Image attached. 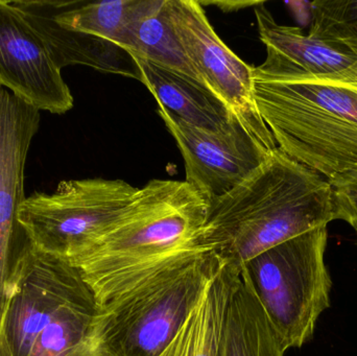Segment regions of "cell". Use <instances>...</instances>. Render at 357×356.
Instances as JSON below:
<instances>
[{"label": "cell", "instance_id": "cell-1", "mask_svg": "<svg viewBox=\"0 0 357 356\" xmlns=\"http://www.w3.org/2000/svg\"><path fill=\"white\" fill-rule=\"evenodd\" d=\"M207 209L186 182L151 180L71 265L102 307L177 259L213 251L205 240Z\"/></svg>", "mask_w": 357, "mask_h": 356}, {"label": "cell", "instance_id": "cell-2", "mask_svg": "<svg viewBox=\"0 0 357 356\" xmlns=\"http://www.w3.org/2000/svg\"><path fill=\"white\" fill-rule=\"evenodd\" d=\"M331 184L273 150L249 177L208 203L205 240L241 269L260 253L335 221Z\"/></svg>", "mask_w": 357, "mask_h": 356}, {"label": "cell", "instance_id": "cell-3", "mask_svg": "<svg viewBox=\"0 0 357 356\" xmlns=\"http://www.w3.org/2000/svg\"><path fill=\"white\" fill-rule=\"evenodd\" d=\"M256 110L281 152L327 181L357 169V91L271 79L253 67Z\"/></svg>", "mask_w": 357, "mask_h": 356}, {"label": "cell", "instance_id": "cell-4", "mask_svg": "<svg viewBox=\"0 0 357 356\" xmlns=\"http://www.w3.org/2000/svg\"><path fill=\"white\" fill-rule=\"evenodd\" d=\"M215 251L178 258L100 307L96 356H159L224 265Z\"/></svg>", "mask_w": 357, "mask_h": 356}, {"label": "cell", "instance_id": "cell-5", "mask_svg": "<svg viewBox=\"0 0 357 356\" xmlns=\"http://www.w3.org/2000/svg\"><path fill=\"white\" fill-rule=\"evenodd\" d=\"M327 240V226H321L260 253L241 268L285 351L312 340L319 318L331 307Z\"/></svg>", "mask_w": 357, "mask_h": 356}, {"label": "cell", "instance_id": "cell-6", "mask_svg": "<svg viewBox=\"0 0 357 356\" xmlns=\"http://www.w3.org/2000/svg\"><path fill=\"white\" fill-rule=\"evenodd\" d=\"M138 189L123 180L62 181L52 194L25 198L19 222L33 248L71 265L116 221Z\"/></svg>", "mask_w": 357, "mask_h": 356}, {"label": "cell", "instance_id": "cell-7", "mask_svg": "<svg viewBox=\"0 0 357 356\" xmlns=\"http://www.w3.org/2000/svg\"><path fill=\"white\" fill-rule=\"evenodd\" d=\"M157 112L182 155L185 182L207 203L238 185L278 148L264 121L231 112L226 125L208 130L185 123L162 107Z\"/></svg>", "mask_w": 357, "mask_h": 356}, {"label": "cell", "instance_id": "cell-8", "mask_svg": "<svg viewBox=\"0 0 357 356\" xmlns=\"http://www.w3.org/2000/svg\"><path fill=\"white\" fill-rule=\"evenodd\" d=\"M40 111L0 86V325L6 305L33 249L18 219L24 194V171Z\"/></svg>", "mask_w": 357, "mask_h": 356}, {"label": "cell", "instance_id": "cell-9", "mask_svg": "<svg viewBox=\"0 0 357 356\" xmlns=\"http://www.w3.org/2000/svg\"><path fill=\"white\" fill-rule=\"evenodd\" d=\"M266 58L256 71L280 81L343 86L357 91V42L277 22L264 1L254 8Z\"/></svg>", "mask_w": 357, "mask_h": 356}, {"label": "cell", "instance_id": "cell-10", "mask_svg": "<svg viewBox=\"0 0 357 356\" xmlns=\"http://www.w3.org/2000/svg\"><path fill=\"white\" fill-rule=\"evenodd\" d=\"M165 16L199 83L230 112L264 121L253 96V67L243 62L218 37L195 0H165Z\"/></svg>", "mask_w": 357, "mask_h": 356}, {"label": "cell", "instance_id": "cell-11", "mask_svg": "<svg viewBox=\"0 0 357 356\" xmlns=\"http://www.w3.org/2000/svg\"><path fill=\"white\" fill-rule=\"evenodd\" d=\"M87 286L77 268L33 247L0 325V356H29L56 311Z\"/></svg>", "mask_w": 357, "mask_h": 356}, {"label": "cell", "instance_id": "cell-12", "mask_svg": "<svg viewBox=\"0 0 357 356\" xmlns=\"http://www.w3.org/2000/svg\"><path fill=\"white\" fill-rule=\"evenodd\" d=\"M0 86L39 111L65 114L73 93L41 36L15 1L0 0Z\"/></svg>", "mask_w": 357, "mask_h": 356}, {"label": "cell", "instance_id": "cell-13", "mask_svg": "<svg viewBox=\"0 0 357 356\" xmlns=\"http://www.w3.org/2000/svg\"><path fill=\"white\" fill-rule=\"evenodd\" d=\"M52 54L63 67L83 65L102 72L142 79L136 61L125 49L102 38L65 29L54 21L52 1H15Z\"/></svg>", "mask_w": 357, "mask_h": 356}, {"label": "cell", "instance_id": "cell-14", "mask_svg": "<svg viewBox=\"0 0 357 356\" xmlns=\"http://www.w3.org/2000/svg\"><path fill=\"white\" fill-rule=\"evenodd\" d=\"M142 82L162 107L193 127L218 130L230 119L228 107L201 83L146 61L135 60Z\"/></svg>", "mask_w": 357, "mask_h": 356}, {"label": "cell", "instance_id": "cell-15", "mask_svg": "<svg viewBox=\"0 0 357 356\" xmlns=\"http://www.w3.org/2000/svg\"><path fill=\"white\" fill-rule=\"evenodd\" d=\"M165 0H134L123 48L134 60L146 61L199 82L165 16Z\"/></svg>", "mask_w": 357, "mask_h": 356}, {"label": "cell", "instance_id": "cell-16", "mask_svg": "<svg viewBox=\"0 0 357 356\" xmlns=\"http://www.w3.org/2000/svg\"><path fill=\"white\" fill-rule=\"evenodd\" d=\"M285 350L245 276L231 295L218 356H284Z\"/></svg>", "mask_w": 357, "mask_h": 356}, {"label": "cell", "instance_id": "cell-17", "mask_svg": "<svg viewBox=\"0 0 357 356\" xmlns=\"http://www.w3.org/2000/svg\"><path fill=\"white\" fill-rule=\"evenodd\" d=\"M241 269L225 263L175 340L159 356H218L225 315Z\"/></svg>", "mask_w": 357, "mask_h": 356}, {"label": "cell", "instance_id": "cell-18", "mask_svg": "<svg viewBox=\"0 0 357 356\" xmlns=\"http://www.w3.org/2000/svg\"><path fill=\"white\" fill-rule=\"evenodd\" d=\"M98 313L100 305L88 286L56 311L29 356H96Z\"/></svg>", "mask_w": 357, "mask_h": 356}, {"label": "cell", "instance_id": "cell-19", "mask_svg": "<svg viewBox=\"0 0 357 356\" xmlns=\"http://www.w3.org/2000/svg\"><path fill=\"white\" fill-rule=\"evenodd\" d=\"M134 0L52 1V16L65 29L102 38L123 48L126 24Z\"/></svg>", "mask_w": 357, "mask_h": 356}, {"label": "cell", "instance_id": "cell-20", "mask_svg": "<svg viewBox=\"0 0 357 356\" xmlns=\"http://www.w3.org/2000/svg\"><path fill=\"white\" fill-rule=\"evenodd\" d=\"M310 6V29L357 42V0H317Z\"/></svg>", "mask_w": 357, "mask_h": 356}, {"label": "cell", "instance_id": "cell-21", "mask_svg": "<svg viewBox=\"0 0 357 356\" xmlns=\"http://www.w3.org/2000/svg\"><path fill=\"white\" fill-rule=\"evenodd\" d=\"M335 219L349 224L357 235V169L328 181Z\"/></svg>", "mask_w": 357, "mask_h": 356}, {"label": "cell", "instance_id": "cell-22", "mask_svg": "<svg viewBox=\"0 0 357 356\" xmlns=\"http://www.w3.org/2000/svg\"><path fill=\"white\" fill-rule=\"evenodd\" d=\"M202 6L204 4H214V6H218L220 10H224V12H233V10H241V8H249V6H254L260 3L261 1H199Z\"/></svg>", "mask_w": 357, "mask_h": 356}]
</instances>
